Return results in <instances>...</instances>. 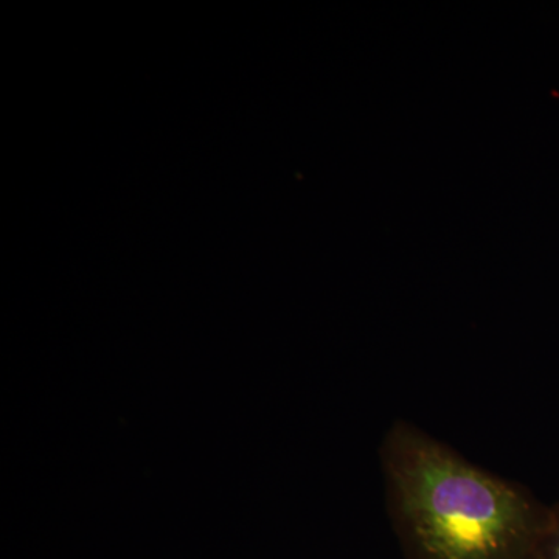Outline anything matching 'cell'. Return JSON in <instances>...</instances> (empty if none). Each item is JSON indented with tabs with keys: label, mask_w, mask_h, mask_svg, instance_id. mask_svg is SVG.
I'll use <instances>...</instances> for the list:
<instances>
[{
	"label": "cell",
	"mask_w": 559,
	"mask_h": 559,
	"mask_svg": "<svg viewBox=\"0 0 559 559\" xmlns=\"http://www.w3.org/2000/svg\"><path fill=\"white\" fill-rule=\"evenodd\" d=\"M385 509L406 559H535L549 506L406 419L382 437Z\"/></svg>",
	"instance_id": "6da1fadb"
},
{
	"label": "cell",
	"mask_w": 559,
	"mask_h": 559,
	"mask_svg": "<svg viewBox=\"0 0 559 559\" xmlns=\"http://www.w3.org/2000/svg\"><path fill=\"white\" fill-rule=\"evenodd\" d=\"M535 559H559V502L547 509Z\"/></svg>",
	"instance_id": "7a4b0ae2"
}]
</instances>
